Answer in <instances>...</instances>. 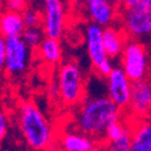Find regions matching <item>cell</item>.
I'll return each mask as SVG.
<instances>
[{
  "label": "cell",
  "instance_id": "16",
  "mask_svg": "<svg viewBox=\"0 0 151 151\" xmlns=\"http://www.w3.org/2000/svg\"><path fill=\"white\" fill-rule=\"evenodd\" d=\"M36 50L39 53L40 58L49 65L58 64L61 60V56H63V49H61L60 41L48 39V37H46L42 41V43Z\"/></svg>",
  "mask_w": 151,
  "mask_h": 151
},
{
  "label": "cell",
  "instance_id": "14",
  "mask_svg": "<svg viewBox=\"0 0 151 151\" xmlns=\"http://www.w3.org/2000/svg\"><path fill=\"white\" fill-rule=\"evenodd\" d=\"M131 151H151V120L131 126Z\"/></svg>",
  "mask_w": 151,
  "mask_h": 151
},
{
  "label": "cell",
  "instance_id": "24",
  "mask_svg": "<svg viewBox=\"0 0 151 151\" xmlns=\"http://www.w3.org/2000/svg\"><path fill=\"white\" fill-rule=\"evenodd\" d=\"M88 151H107V150H106V147L103 149V147H101V146H97V145H95V146H92L91 149H89Z\"/></svg>",
  "mask_w": 151,
  "mask_h": 151
},
{
  "label": "cell",
  "instance_id": "8",
  "mask_svg": "<svg viewBox=\"0 0 151 151\" xmlns=\"http://www.w3.org/2000/svg\"><path fill=\"white\" fill-rule=\"evenodd\" d=\"M132 83L121 67H114L107 78V91L108 97L114 102L120 109H128Z\"/></svg>",
  "mask_w": 151,
  "mask_h": 151
},
{
  "label": "cell",
  "instance_id": "12",
  "mask_svg": "<svg viewBox=\"0 0 151 151\" xmlns=\"http://www.w3.org/2000/svg\"><path fill=\"white\" fill-rule=\"evenodd\" d=\"M127 41V36L122 28L115 25L103 28V45L107 56L110 60L121 58Z\"/></svg>",
  "mask_w": 151,
  "mask_h": 151
},
{
  "label": "cell",
  "instance_id": "23",
  "mask_svg": "<svg viewBox=\"0 0 151 151\" xmlns=\"http://www.w3.org/2000/svg\"><path fill=\"white\" fill-rule=\"evenodd\" d=\"M5 58H6V39L0 34V72L5 70Z\"/></svg>",
  "mask_w": 151,
  "mask_h": 151
},
{
  "label": "cell",
  "instance_id": "20",
  "mask_svg": "<svg viewBox=\"0 0 151 151\" xmlns=\"http://www.w3.org/2000/svg\"><path fill=\"white\" fill-rule=\"evenodd\" d=\"M107 151H131V129L116 142H110L106 145Z\"/></svg>",
  "mask_w": 151,
  "mask_h": 151
},
{
  "label": "cell",
  "instance_id": "15",
  "mask_svg": "<svg viewBox=\"0 0 151 151\" xmlns=\"http://www.w3.org/2000/svg\"><path fill=\"white\" fill-rule=\"evenodd\" d=\"M59 145L64 151H88L95 146V140L81 132H66L60 137Z\"/></svg>",
  "mask_w": 151,
  "mask_h": 151
},
{
  "label": "cell",
  "instance_id": "22",
  "mask_svg": "<svg viewBox=\"0 0 151 151\" xmlns=\"http://www.w3.org/2000/svg\"><path fill=\"white\" fill-rule=\"evenodd\" d=\"M7 131H9V116L6 115L5 111L0 110V144L5 139Z\"/></svg>",
  "mask_w": 151,
  "mask_h": 151
},
{
  "label": "cell",
  "instance_id": "10",
  "mask_svg": "<svg viewBox=\"0 0 151 151\" xmlns=\"http://www.w3.org/2000/svg\"><path fill=\"white\" fill-rule=\"evenodd\" d=\"M85 10L92 24L99 27H110L119 16V5L108 0H89L85 1Z\"/></svg>",
  "mask_w": 151,
  "mask_h": 151
},
{
  "label": "cell",
  "instance_id": "17",
  "mask_svg": "<svg viewBox=\"0 0 151 151\" xmlns=\"http://www.w3.org/2000/svg\"><path fill=\"white\" fill-rule=\"evenodd\" d=\"M22 39L31 49H37L46 39V35L42 28H27L22 35Z\"/></svg>",
  "mask_w": 151,
  "mask_h": 151
},
{
  "label": "cell",
  "instance_id": "13",
  "mask_svg": "<svg viewBox=\"0 0 151 151\" xmlns=\"http://www.w3.org/2000/svg\"><path fill=\"white\" fill-rule=\"evenodd\" d=\"M25 29L27 25L22 13L12 12L7 10L0 13V34L5 39L22 37Z\"/></svg>",
  "mask_w": 151,
  "mask_h": 151
},
{
  "label": "cell",
  "instance_id": "5",
  "mask_svg": "<svg viewBox=\"0 0 151 151\" xmlns=\"http://www.w3.org/2000/svg\"><path fill=\"white\" fill-rule=\"evenodd\" d=\"M121 68L132 83L144 81L147 76L149 58L143 43L128 40L121 54Z\"/></svg>",
  "mask_w": 151,
  "mask_h": 151
},
{
  "label": "cell",
  "instance_id": "6",
  "mask_svg": "<svg viewBox=\"0 0 151 151\" xmlns=\"http://www.w3.org/2000/svg\"><path fill=\"white\" fill-rule=\"evenodd\" d=\"M66 28V7L59 0H47L42 10V29L48 39L58 40L64 35Z\"/></svg>",
  "mask_w": 151,
  "mask_h": 151
},
{
  "label": "cell",
  "instance_id": "1",
  "mask_svg": "<svg viewBox=\"0 0 151 151\" xmlns=\"http://www.w3.org/2000/svg\"><path fill=\"white\" fill-rule=\"evenodd\" d=\"M120 109L108 96L85 99L76 113V127L81 133L93 140H103L107 128L114 122L121 121Z\"/></svg>",
  "mask_w": 151,
  "mask_h": 151
},
{
  "label": "cell",
  "instance_id": "18",
  "mask_svg": "<svg viewBox=\"0 0 151 151\" xmlns=\"http://www.w3.org/2000/svg\"><path fill=\"white\" fill-rule=\"evenodd\" d=\"M131 129V126L122 122V121H118V122H114L111 124L108 128H107V132H106V140L108 143L110 142H116L119 140L120 138H122L126 132Z\"/></svg>",
  "mask_w": 151,
  "mask_h": 151
},
{
  "label": "cell",
  "instance_id": "3",
  "mask_svg": "<svg viewBox=\"0 0 151 151\" xmlns=\"http://www.w3.org/2000/svg\"><path fill=\"white\" fill-rule=\"evenodd\" d=\"M56 91L63 103L67 107L82 104L85 100V78L79 65L66 61L59 67L56 77Z\"/></svg>",
  "mask_w": 151,
  "mask_h": 151
},
{
  "label": "cell",
  "instance_id": "25",
  "mask_svg": "<svg viewBox=\"0 0 151 151\" xmlns=\"http://www.w3.org/2000/svg\"><path fill=\"white\" fill-rule=\"evenodd\" d=\"M0 151H6V150H3V149H0Z\"/></svg>",
  "mask_w": 151,
  "mask_h": 151
},
{
  "label": "cell",
  "instance_id": "19",
  "mask_svg": "<svg viewBox=\"0 0 151 151\" xmlns=\"http://www.w3.org/2000/svg\"><path fill=\"white\" fill-rule=\"evenodd\" d=\"M27 28H42V12L34 6H28L22 13Z\"/></svg>",
  "mask_w": 151,
  "mask_h": 151
},
{
  "label": "cell",
  "instance_id": "2",
  "mask_svg": "<svg viewBox=\"0 0 151 151\" xmlns=\"http://www.w3.org/2000/svg\"><path fill=\"white\" fill-rule=\"evenodd\" d=\"M17 124L29 147L36 151L53 149L55 144L53 126L34 102L27 101L19 104Z\"/></svg>",
  "mask_w": 151,
  "mask_h": 151
},
{
  "label": "cell",
  "instance_id": "11",
  "mask_svg": "<svg viewBox=\"0 0 151 151\" xmlns=\"http://www.w3.org/2000/svg\"><path fill=\"white\" fill-rule=\"evenodd\" d=\"M85 41L89 59L92 67L96 70L101 64L109 59L103 45V28L92 23L88 24L85 28Z\"/></svg>",
  "mask_w": 151,
  "mask_h": 151
},
{
  "label": "cell",
  "instance_id": "7",
  "mask_svg": "<svg viewBox=\"0 0 151 151\" xmlns=\"http://www.w3.org/2000/svg\"><path fill=\"white\" fill-rule=\"evenodd\" d=\"M31 60V48L22 37L6 39L5 71L9 76H19L29 66Z\"/></svg>",
  "mask_w": 151,
  "mask_h": 151
},
{
  "label": "cell",
  "instance_id": "21",
  "mask_svg": "<svg viewBox=\"0 0 151 151\" xmlns=\"http://www.w3.org/2000/svg\"><path fill=\"white\" fill-rule=\"evenodd\" d=\"M28 6H29L28 3L23 1V0H9V1L5 3V9L7 11L18 12V13H23Z\"/></svg>",
  "mask_w": 151,
  "mask_h": 151
},
{
  "label": "cell",
  "instance_id": "4",
  "mask_svg": "<svg viewBox=\"0 0 151 151\" xmlns=\"http://www.w3.org/2000/svg\"><path fill=\"white\" fill-rule=\"evenodd\" d=\"M121 5V28L125 34L133 39L151 35V0H127Z\"/></svg>",
  "mask_w": 151,
  "mask_h": 151
},
{
  "label": "cell",
  "instance_id": "9",
  "mask_svg": "<svg viewBox=\"0 0 151 151\" xmlns=\"http://www.w3.org/2000/svg\"><path fill=\"white\" fill-rule=\"evenodd\" d=\"M138 120L151 115V83L146 79L132 84L131 101L127 109Z\"/></svg>",
  "mask_w": 151,
  "mask_h": 151
}]
</instances>
